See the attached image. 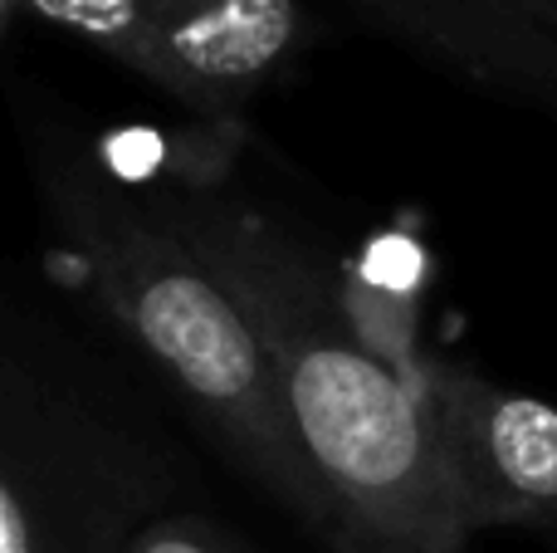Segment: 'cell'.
Returning a JSON list of instances; mask_svg holds the SVG:
<instances>
[{
    "mask_svg": "<svg viewBox=\"0 0 557 553\" xmlns=\"http://www.w3.org/2000/svg\"><path fill=\"white\" fill-rule=\"evenodd\" d=\"M49 211L84 294L172 382L221 456L327 553H352V529L298 446L250 319L162 206L64 167L49 176Z\"/></svg>",
    "mask_w": 557,
    "mask_h": 553,
    "instance_id": "obj_2",
    "label": "cell"
},
{
    "mask_svg": "<svg viewBox=\"0 0 557 553\" xmlns=\"http://www.w3.org/2000/svg\"><path fill=\"white\" fill-rule=\"evenodd\" d=\"M137 10L162 64V94L206 123H235L308 39L298 0H137Z\"/></svg>",
    "mask_w": 557,
    "mask_h": 553,
    "instance_id": "obj_5",
    "label": "cell"
},
{
    "mask_svg": "<svg viewBox=\"0 0 557 553\" xmlns=\"http://www.w3.org/2000/svg\"><path fill=\"white\" fill-rule=\"evenodd\" d=\"M539 5L548 10V15H553V25H557V0H539Z\"/></svg>",
    "mask_w": 557,
    "mask_h": 553,
    "instance_id": "obj_10",
    "label": "cell"
},
{
    "mask_svg": "<svg viewBox=\"0 0 557 553\" xmlns=\"http://www.w3.org/2000/svg\"><path fill=\"white\" fill-rule=\"evenodd\" d=\"M372 20L519 108L557 118V25L539 0H357Z\"/></svg>",
    "mask_w": 557,
    "mask_h": 553,
    "instance_id": "obj_6",
    "label": "cell"
},
{
    "mask_svg": "<svg viewBox=\"0 0 557 553\" xmlns=\"http://www.w3.org/2000/svg\"><path fill=\"white\" fill-rule=\"evenodd\" d=\"M182 486L152 437L0 353V553H123Z\"/></svg>",
    "mask_w": 557,
    "mask_h": 553,
    "instance_id": "obj_3",
    "label": "cell"
},
{
    "mask_svg": "<svg viewBox=\"0 0 557 553\" xmlns=\"http://www.w3.org/2000/svg\"><path fill=\"white\" fill-rule=\"evenodd\" d=\"M421 402L470 539L480 529H557V407L474 368L435 362Z\"/></svg>",
    "mask_w": 557,
    "mask_h": 553,
    "instance_id": "obj_4",
    "label": "cell"
},
{
    "mask_svg": "<svg viewBox=\"0 0 557 553\" xmlns=\"http://www.w3.org/2000/svg\"><path fill=\"white\" fill-rule=\"evenodd\" d=\"M352 553H431V549H411V544H362Z\"/></svg>",
    "mask_w": 557,
    "mask_h": 553,
    "instance_id": "obj_8",
    "label": "cell"
},
{
    "mask_svg": "<svg viewBox=\"0 0 557 553\" xmlns=\"http://www.w3.org/2000/svg\"><path fill=\"white\" fill-rule=\"evenodd\" d=\"M123 553H255L240 534L221 525V519L201 515V509H162L143 529H133V539Z\"/></svg>",
    "mask_w": 557,
    "mask_h": 553,
    "instance_id": "obj_7",
    "label": "cell"
},
{
    "mask_svg": "<svg viewBox=\"0 0 557 553\" xmlns=\"http://www.w3.org/2000/svg\"><path fill=\"white\" fill-rule=\"evenodd\" d=\"M15 10H20V0H0V39H5V29H10V20H15Z\"/></svg>",
    "mask_w": 557,
    "mask_h": 553,
    "instance_id": "obj_9",
    "label": "cell"
},
{
    "mask_svg": "<svg viewBox=\"0 0 557 553\" xmlns=\"http://www.w3.org/2000/svg\"><path fill=\"white\" fill-rule=\"evenodd\" d=\"M157 206L250 319L298 446L352 544L470 553L421 388L362 339L333 265L264 206L215 186Z\"/></svg>",
    "mask_w": 557,
    "mask_h": 553,
    "instance_id": "obj_1",
    "label": "cell"
}]
</instances>
